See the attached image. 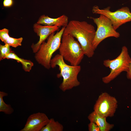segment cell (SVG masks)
I'll return each mask as SVG.
<instances>
[{
    "instance_id": "obj_16",
    "label": "cell",
    "mask_w": 131,
    "mask_h": 131,
    "mask_svg": "<svg viewBox=\"0 0 131 131\" xmlns=\"http://www.w3.org/2000/svg\"><path fill=\"white\" fill-rule=\"evenodd\" d=\"M8 93L3 91H0V112H3L6 115H10L14 110L11 105L6 104L3 99V97L7 96Z\"/></svg>"
},
{
    "instance_id": "obj_6",
    "label": "cell",
    "mask_w": 131,
    "mask_h": 131,
    "mask_svg": "<svg viewBox=\"0 0 131 131\" xmlns=\"http://www.w3.org/2000/svg\"><path fill=\"white\" fill-rule=\"evenodd\" d=\"M97 26L92 46L95 50L100 43L105 39L110 37L118 38L120 36L119 33L113 27L111 20L107 17L100 14L98 18L90 17Z\"/></svg>"
},
{
    "instance_id": "obj_8",
    "label": "cell",
    "mask_w": 131,
    "mask_h": 131,
    "mask_svg": "<svg viewBox=\"0 0 131 131\" xmlns=\"http://www.w3.org/2000/svg\"><path fill=\"white\" fill-rule=\"evenodd\" d=\"M118 107V101L115 97L108 93H102L94 105V111L102 117L113 116Z\"/></svg>"
},
{
    "instance_id": "obj_15",
    "label": "cell",
    "mask_w": 131,
    "mask_h": 131,
    "mask_svg": "<svg viewBox=\"0 0 131 131\" xmlns=\"http://www.w3.org/2000/svg\"><path fill=\"white\" fill-rule=\"evenodd\" d=\"M64 129L63 125L54 119L51 118L47 124L41 131H62Z\"/></svg>"
},
{
    "instance_id": "obj_13",
    "label": "cell",
    "mask_w": 131,
    "mask_h": 131,
    "mask_svg": "<svg viewBox=\"0 0 131 131\" xmlns=\"http://www.w3.org/2000/svg\"><path fill=\"white\" fill-rule=\"evenodd\" d=\"M8 30L6 28L0 30V39L5 44H8L10 46L16 48L21 45L23 40L22 37L18 38H13L9 36Z\"/></svg>"
},
{
    "instance_id": "obj_11",
    "label": "cell",
    "mask_w": 131,
    "mask_h": 131,
    "mask_svg": "<svg viewBox=\"0 0 131 131\" xmlns=\"http://www.w3.org/2000/svg\"><path fill=\"white\" fill-rule=\"evenodd\" d=\"M68 23V17L65 15L56 18H51L43 15L40 17L36 23L44 25L56 26L59 27H66Z\"/></svg>"
},
{
    "instance_id": "obj_10",
    "label": "cell",
    "mask_w": 131,
    "mask_h": 131,
    "mask_svg": "<svg viewBox=\"0 0 131 131\" xmlns=\"http://www.w3.org/2000/svg\"><path fill=\"white\" fill-rule=\"evenodd\" d=\"M33 27L34 31L39 37L38 42L35 44H33L31 46L33 52L36 53L42 42L51 34L57 31L59 27L56 26H42L36 23L34 24Z\"/></svg>"
},
{
    "instance_id": "obj_4",
    "label": "cell",
    "mask_w": 131,
    "mask_h": 131,
    "mask_svg": "<svg viewBox=\"0 0 131 131\" xmlns=\"http://www.w3.org/2000/svg\"><path fill=\"white\" fill-rule=\"evenodd\" d=\"M70 34L63 33L59 49V54L71 65H79L84 55L78 41Z\"/></svg>"
},
{
    "instance_id": "obj_14",
    "label": "cell",
    "mask_w": 131,
    "mask_h": 131,
    "mask_svg": "<svg viewBox=\"0 0 131 131\" xmlns=\"http://www.w3.org/2000/svg\"><path fill=\"white\" fill-rule=\"evenodd\" d=\"M11 59L21 63L24 70L26 72H29L33 66V63L30 60L25 59L19 57L13 51L6 56L5 59Z\"/></svg>"
},
{
    "instance_id": "obj_1",
    "label": "cell",
    "mask_w": 131,
    "mask_h": 131,
    "mask_svg": "<svg viewBox=\"0 0 131 131\" xmlns=\"http://www.w3.org/2000/svg\"><path fill=\"white\" fill-rule=\"evenodd\" d=\"M94 26L85 21H70L65 27L64 33L70 34L76 38L81 45L85 55L93 57L95 50L92 42L96 33Z\"/></svg>"
},
{
    "instance_id": "obj_17",
    "label": "cell",
    "mask_w": 131,
    "mask_h": 131,
    "mask_svg": "<svg viewBox=\"0 0 131 131\" xmlns=\"http://www.w3.org/2000/svg\"><path fill=\"white\" fill-rule=\"evenodd\" d=\"M10 46L8 44H5L4 45H0V60L5 59L6 56L11 52Z\"/></svg>"
},
{
    "instance_id": "obj_20",
    "label": "cell",
    "mask_w": 131,
    "mask_h": 131,
    "mask_svg": "<svg viewBox=\"0 0 131 131\" xmlns=\"http://www.w3.org/2000/svg\"><path fill=\"white\" fill-rule=\"evenodd\" d=\"M126 73V76L127 78L131 80V62L130 65L129 70Z\"/></svg>"
},
{
    "instance_id": "obj_9",
    "label": "cell",
    "mask_w": 131,
    "mask_h": 131,
    "mask_svg": "<svg viewBox=\"0 0 131 131\" xmlns=\"http://www.w3.org/2000/svg\"><path fill=\"white\" fill-rule=\"evenodd\" d=\"M47 115L42 113L33 114L28 117L23 128L20 131H41L49 121Z\"/></svg>"
},
{
    "instance_id": "obj_5",
    "label": "cell",
    "mask_w": 131,
    "mask_h": 131,
    "mask_svg": "<svg viewBox=\"0 0 131 131\" xmlns=\"http://www.w3.org/2000/svg\"><path fill=\"white\" fill-rule=\"evenodd\" d=\"M131 58L126 46L122 48L121 53L115 59L113 60L107 59L103 61L104 65L110 69V72L107 75L103 77V82L107 84L113 80L123 72H127L128 71Z\"/></svg>"
},
{
    "instance_id": "obj_2",
    "label": "cell",
    "mask_w": 131,
    "mask_h": 131,
    "mask_svg": "<svg viewBox=\"0 0 131 131\" xmlns=\"http://www.w3.org/2000/svg\"><path fill=\"white\" fill-rule=\"evenodd\" d=\"M50 65L51 67L53 68L57 66L59 67L60 73L57 74V77L58 78H63L62 82L59 86L62 91H65L80 85V82L77 77L81 70L80 66L67 64L59 54L56 55L51 59Z\"/></svg>"
},
{
    "instance_id": "obj_12",
    "label": "cell",
    "mask_w": 131,
    "mask_h": 131,
    "mask_svg": "<svg viewBox=\"0 0 131 131\" xmlns=\"http://www.w3.org/2000/svg\"><path fill=\"white\" fill-rule=\"evenodd\" d=\"M88 118L90 122H93L98 125L100 131H109L114 127V124L106 121V117L99 116L94 111L89 115Z\"/></svg>"
},
{
    "instance_id": "obj_19",
    "label": "cell",
    "mask_w": 131,
    "mask_h": 131,
    "mask_svg": "<svg viewBox=\"0 0 131 131\" xmlns=\"http://www.w3.org/2000/svg\"><path fill=\"white\" fill-rule=\"evenodd\" d=\"M13 0H4L3 2V6L5 7H9L13 5Z\"/></svg>"
},
{
    "instance_id": "obj_18",
    "label": "cell",
    "mask_w": 131,
    "mask_h": 131,
    "mask_svg": "<svg viewBox=\"0 0 131 131\" xmlns=\"http://www.w3.org/2000/svg\"><path fill=\"white\" fill-rule=\"evenodd\" d=\"M88 130L89 131H100L98 125L95 123L90 122L88 125Z\"/></svg>"
},
{
    "instance_id": "obj_3",
    "label": "cell",
    "mask_w": 131,
    "mask_h": 131,
    "mask_svg": "<svg viewBox=\"0 0 131 131\" xmlns=\"http://www.w3.org/2000/svg\"><path fill=\"white\" fill-rule=\"evenodd\" d=\"M65 26L56 33L51 34L48 37L47 41L43 42L39 49L35 54L34 57L38 63L48 69L51 67L50 62L54 53L59 49L62 35Z\"/></svg>"
},
{
    "instance_id": "obj_7",
    "label": "cell",
    "mask_w": 131,
    "mask_h": 131,
    "mask_svg": "<svg viewBox=\"0 0 131 131\" xmlns=\"http://www.w3.org/2000/svg\"><path fill=\"white\" fill-rule=\"evenodd\" d=\"M110 9V7H108L100 9L95 6L92 11L93 13L103 15L108 17L116 30L123 24L131 21V12L128 7H123L114 12L111 11Z\"/></svg>"
}]
</instances>
